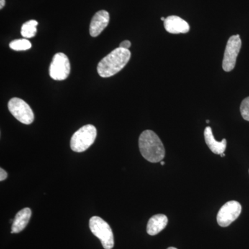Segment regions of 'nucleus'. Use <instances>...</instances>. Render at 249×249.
<instances>
[{"label": "nucleus", "instance_id": "1", "mask_svg": "<svg viewBox=\"0 0 249 249\" xmlns=\"http://www.w3.org/2000/svg\"><path fill=\"white\" fill-rule=\"evenodd\" d=\"M130 58L129 49L118 47L99 62L97 66L98 74L103 78L114 76L126 66Z\"/></svg>", "mask_w": 249, "mask_h": 249}, {"label": "nucleus", "instance_id": "2", "mask_svg": "<svg viewBox=\"0 0 249 249\" xmlns=\"http://www.w3.org/2000/svg\"><path fill=\"white\" fill-rule=\"evenodd\" d=\"M139 149L142 157L151 163L161 161L165 157L163 142L152 130L142 132L139 137Z\"/></svg>", "mask_w": 249, "mask_h": 249}, {"label": "nucleus", "instance_id": "3", "mask_svg": "<svg viewBox=\"0 0 249 249\" xmlns=\"http://www.w3.org/2000/svg\"><path fill=\"white\" fill-rule=\"evenodd\" d=\"M97 137V130L93 124H86L73 134L70 142L71 150L83 152L94 142Z\"/></svg>", "mask_w": 249, "mask_h": 249}, {"label": "nucleus", "instance_id": "4", "mask_svg": "<svg viewBox=\"0 0 249 249\" xmlns=\"http://www.w3.org/2000/svg\"><path fill=\"white\" fill-rule=\"evenodd\" d=\"M89 228L91 232L101 240L103 248L111 249L114 246V234L110 226L102 218L94 216L90 219Z\"/></svg>", "mask_w": 249, "mask_h": 249}, {"label": "nucleus", "instance_id": "5", "mask_svg": "<svg viewBox=\"0 0 249 249\" xmlns=\"http://www.w3.org/2000/svg\"><path fill=\"white\" fill-rule=\"evenodd\" d=\"M8 108L13 116L23 124H29L34 121V114L30 106L19 98H13L8 103Z\"/></svg>", "mask_w": 249, "mask_h": 249}, {"label": "nucleus", "instance_id": "6", "mask_svg": "<svg viewBox=\"0 0 249 249\" xmlns=\"http://www.w3.org/2000/svg\"><path fill=\"white\" fill-rule=\"evenodd\" d=\"M241 47L242 40L240 36H232L229 39L222 62L223 70L224 71H231L235 68Z\"/></svg>", "mask_w": 249, "mask_h": 249}, {"label": "nucleus", "instance_id": "7", "mask_svg": "<svg viewBox=\"0 0 249 249\" xmlns=\"http://www.w3.org/2000/svg\"><path fill=\"white\" fill-rule=\"evenodd\" d=\"M71 71V66L68 57L63 53H58L54 55L50 67L49 74L55 80L67 79Z\"/></svg>", "mask_w": 249, "mask_h": 249}, {"label": "nucleus", "instance_id": "8", "mask_svg": "<svg viewBox=\"0 0 249 249\" xmlns=\"http://www.w3.org/2000/svg\"><path fill=\"white\" fill-rule=\"evenodd\" d=\"M242 212V206L238 201H228L219 209L217 216L218 224L227 227L238 218Z\"/></svg>", "mask_w": 249, "mask_h": 249}, {"label": "nucleus", "instance_id": "9", "mask_svg": "<svg viewBox=\"0 0 249 249\" xmlns=\"http://www.w3.org/2000/svg\"><path fill=\"white\" fill-rule=\"evenodd\" d=\"M109 22V13L105 10L98 11L94 15L90 23V36L93 37H97L107 27Z\"/></svg>", "mask_w": 249, "mask_h": 249}, {"label": "nucleus", "instance_id": "10", "mask_svg": "<svg viewBox=\"0 0 249 249\" xmlns=\"http://www.w3.org/2000/svg\"><path fill=\"white\" fill-rule=\"evenodd\" d=\"M165 30L170 34H186L190 31L188 23L182 18L176 16H168L164 21Z\"/></svg>", "mask_w": 249, "mask_h": 249}, {"label": "nucleus", "instance_id": "11", "mask_svg": "<svg viewBox=\"0 0 249 249\" xmlns=\"http://www.w3.org/2000/svg\"><path fill=\"white\" fill-rule=\"evenodd\" d=\"M204 138L208 147L214 154L221 155L225 152L227 148V140L224 139L221 142L216 141L211 127H206L205 129Z\"/></svg>", "mask_w": 249, "mask_h": 249}, {"label": "nucleus", "instance_id": "12", "mask_svg": "<svg viewBox=\"0 0 249 249\" xmlns=\"http://www.w3.org/2000/svg\"><path fill=\"white\" fill-rule=\"evenodd\" d=\"M168 222V217L165 214H159L152 216L147 223V233L150 235H157L166 227Z\"/></svg>", "mask_w": 249, "mask_h": 249}, {"label": "nucleus", "instance_id": "13", "mask_svg": "<svg viewBox=\"0 0 249 249\" xmlns=\"http://www.w3.org/2000/svg\"><path fill=\"white\" fill-rule=\"evenodd\" d=\"M31 217V210L29 208H25L19 211L16 214L13 222L11 233H18L24 230L30 220Z\"/></svg>", "mask_w": 249, "mask_h": 249}, {"label": "nucleus", "instance_id": "14", "mask_svg": "<svg viewBox=\"0 0 249 249\" xmlns=\"http://www.w3.org/2000/svg\"><path fill=\"white\" fill-rule=\"evenodd\" d=\"M38 22L34 19L28 21L23 24L21 29V34L25 38H31L36 35L37 26Z\"/></svg>", "mask_w": 249, "mask_h": 249}, {"label": "nucleus", "instance_id": "15", "mask_svg": "<svg viewBox=\"0 0 249 249\" xmlns=\"http://www.w3.org/2000/svg\"><path fill=\"white\" fill-rule=\"evenodd\" d=\"M10 48L14 51H27L32 47L30 41L27 39H21L12 41L9 44Z\"/></svg>", "mask_w": 249, "mask_h": 249}, {"label": "nucleus", "instance_id": "16", "mask_svg": "<svg viewBox=\"0 0 249 249\" xmlns=\"http://www.w3.org/2000/svg\"><path fill=\"white\" fill-rule=\"evenodd\" d=\"M240 112L243 119L249 121V97L246 98L241 103Z\"/></svg>", "mask_w": 249, "mask_h": 249}, {"label": "nucleus", "instance_id": "17", "mask_svg": "<svg viewBox=\"0 0 249 249\" xmlns=\"http://www.w3.org/2000/svg\"><path fill=\"white\" fill-rule=\"evenodd\" d=\"M131 45H132V44H131L130 41L124 40L121 42L120 45H119V47L123 49H128L129 47H131Z\"/></svg>", "mask_w": 249, "mask_h": 249}, {"label": "nucleus", "instance_id": "18", "mask_svg": "<svg viewBox=\"0 0 249 249\" xmlns=\"http://www.w3.org/2000/svg\"><path fill=\"white\" fill-rule=\"evenodd\" d=\"M8 174L6 173V170L3 168H0V181H2L7 178Z\"/></svg>", "mask_w": 249, "mask_h": 249}, {"label": "nucleus", "instance_id": "19", "mask_svg": "<svg viewBox=\"0 0 249 249\" xmlns=\"http://www.w3.org/2000/svg\"><path fill=\"white\" fill-rule=\"evenodd\" d=\"M6 4L5 0H0V9H2Z\"/></svg>", "mask_w": 249, "mask_h": 249}, {"label": "nucleus", "instance_id": "20", "mask_svg": "<svg viewBox=\"0 0 249 249\" xmlns=\"http://www.w3.org/2000/svg\"><path fill=\"white\" fill-rule=\"evenodd\" d=\"M160 165H163L165 164V163L164 161H163V160H161V161L160 162Z\"/></svg>", "mask_w": 249, "mask_h": 249}, {"label": "nucleus", "instance_id": "21", "mask_svg": "<svg viewBox=\"0 0 249 249\" xmlns=\"http://www.w3.org/2000/svg\"><path fill=\"white\" fill-rule=\"evenodd\" d=\"M160 19H161L162 21H163V22H164L165 18L162 17L161 18H160Z\"/></svg>", "mask_w": 249, "mask_h": 249}, {"label": "nucleus", "instance_id": "22", "mask_svg": "<svg viewBox=\"0 0 249 249\" xmlns=\"http://www.w3.org/2000/svg\"><path fill=\"white\" fill-rule=\"evenodd\" d=\"M168 249H178L175 248V247H170V248H168Z\"/></svg>", "mask_w": 249, "mask_h": 249}, {"label": "nucleus", "instance_id": "23", "mask_svg": "<svg viewBox=\"0 0 249 249\" xmlns=\"http://www.w3.org/2000/svg\"><path fill=\"white\" fill-rule=\"evenodd\" d=\"M221 155V157H224V156H225V155H224V153L221 154V155Z\"/></svg>", "mask_w": 249, "mask_h": 249}, {"label": "nucleus", "instance_id": "24", "mask_svg": "<svg viewBox=\"0 0 249 249\" xmlns=\"http://www.w3.org/2000/svg\"><path fill=\"white\" fill-rule=\"evenodd\" d=\"M206 123H207V124H209L210 121L209 120H206Z\"/></svg>", "mask_w": 249, "mask_h": 249}]
</instances>
